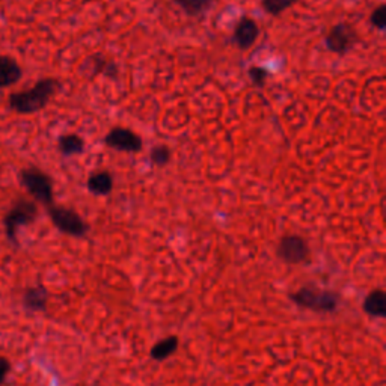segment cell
Listing matches in <instances>:
<instances>
[{"label": "cell", "mask_w": 386, "mask_h": 386, "mask_svg": "<svg viewBox=\"0 0 386 386\" xmlns=\"http://www.w3.org/2000/svg\"><path fill=\"white\" fill-rule=\"evenodd\" d=\"M59 88L56 79H43L23 92L9 96V108L20 115H30L43 110Z\"/></svg>", "instance_id": "obj_1"}, {"label": "cell", "mask_w": 386, "mask_h": 386, "mask_svg": "<svg viewBox=\"0 0 386 386\" xmlns=\"http://www.w3.org/2000/svg\"><path fill=\"white\" fill-rule=\"evenodd\" d=\"M20 181L34 200L47 207L53 205V181L46 172L38 168H26L20 172Z\"/></svg>", "instance_id": "obj_2"}, {"label": "cell", "mask_w": 386, "mask_h": 386, "mask_svg": "<svg viewBox=\"0 0 386 386\" xmlns=\"http://www.w3.org/2000/svg\"><path fill=\"white\" fill-rule=\"evenodd\" d=\"M299 307L314 309L317 312H332L338 307V296L332 291H319L314 288H300L291 295Z\"/></svg>", "instance_id": "obj_3"}, {"label": "cell", "mask_w": 386, "mask_h": 386, "mask_svg": "<svg viewBox=\"0 0 386 386\" xmlns=\"http://www.w3.org/2000/svg\"><path fill=\"white\" fill-rule=\"evenodd\" d=\"M37 214H38V208L35 202L27 201V200H18L5 216L4 224H5L6 237L11 240V242H15L18 228L32 224L35 221Z\"/></svg>", "instance_id": "obj_4"}, {"label": "cell", "mask_w": 386, "mask_h": 386, "mask_svg": "<svg viewBox=\"0 0 386 386\" xmlns=\"http://www.w3.org/2000/svg\"><path fill=\"white\" fill-rule=\"evenodd\" d=\"M49 214L51 222L59 229V231L65 233L68 236L82 237L88 231V225L85 221L71 208L59 207V205H50Z\"/></svg>", "instance_id": "obj_5"}, {"label": "cell", "mask_w": 386, "mask_h": 386, "mask_svg": "<svg viewBox=\"0 0 386 386\" xmlns=\"http://www.w3.org/2000/svg\"><path fill=\"white\" fill-rule=\"evenodd\" d=\"M325 43L332 53L346 55L347 51L358 43L356 30L347 23H338L329 30Z\"/></svg>", "instance_id": "obj_6"}, {"label": "cell", "mask_w": 386, "mask_h": 386, "mask_svg": "<svg viewBox=\"0 0 386 386\" xmlns=\"http://www.w3.org/2000/svg\"><path fill=\"white\" fill-rule=\"evenodd\" d=\"M278 255L288 264L304 263L309 255V247L307 242L299 236H285L279 242Z\"/></svg>", "instance_id": "obj_7"}, {"label": "cell", "mask_w": 386, "mask_h": 386, "mask_svg": "<svg viewBox=\"0 0 386 386\" xmlns=\"http://www.w3.org/2000/svg\"><path fill=\"white\" fill-rule=\"evenodd\" d=\"M106 145L110 148L124 153H139L142 150V139L129 129H113L106 136Z\"/></svg>", "instance_id": "obj_8"}, {"label": "cell", "mask_w": 386, "mask_h": 386, "mask_svg": "<svg viewBox=\"0 0 386 386\" xmlns=\"http://www.w3.org/2000/svg\"><path fill=\"white\" fill-rule=\"evenodd\" d=\"M258 35H259V29L257 23L247 17L240 20L234 30V39L240 49L252 47L255 44Z\"/></svg>", "instance_id": "obj_9"}, {"label": "cell", "mask_w": 386, "mask_h": 386, "mask_svg": "<svg viewBox=\"0 0 386 386\" xmlns=\"http://www.w3.org/2000/svg\"><path fill=\"white\" fill-rule=\"evenodd\" d=\"M23 76L22 67L18 62L9 56H0V89L11 88L20 82Z\"/></svg>", "instance_id": "obj_10"}, {"label": "cell", "mask_w": 386, "mask_h": 386, "mask_svg": "<svg viewBox=\"0 0 386 386\" xmlns=\"http://www.w3.org/2000/svg\"><path fill=\"white\" fill-rule=\"evenodd\" d=\"M364 309L373 317H385L386 314V296L382 290H374L365 297Z\"/></svg>", "instance_id": "obj_11"}, {"label": "cell", "mask_w": 386, "mask_h": 386, "mask_svg": "<svg viewBox=\"0 0 386 386\" xmlns=\"http://www.w3.org/2000/svg\"><path fill=\"white\" fill-rule=\"evenodd\" d=\"M113 180L109 172H96L89 176L88 180V191L94 195L104 196L112 192Z\"/></svg>", "instance_id": "obj_12"}, {"label": "cell", "mask_w": 386, "mask_h": 386, "mask_svg": "<svg viewBox=\"0 0 386 386\" xmlns=\"http://www.w3.org/2000/svg\"><path fill=\"white\" fill-rule=\"evenodd\" d=\"M58 147L64 155H76L82 154L85 150V142L77 134H64V136L59 138Z\"/></svg>", "instance_id": "obj_13"}, {"label": "cell", "mask_w": 386, "mask_h": 386, "mask_svg": "<svg viewBox=\"0 0 386 386\" xmlns=\"http://www.w3.org/2000/svg\"><path fill=\"white\" fill-rule=\"evenodd\" d=\"M176 347H179V338L176 337L165 338L151 349V358L155 361H163L166 358H169L172 353H175Z\"/></svg>", "instance_id": "obj_14"}, {"label": "cell", "mask_w": 386, "mask_h": 386, "mask_svg": "<svg viewBox=\"0 0 386 386\" xmlns=\"http://www.w3.org/2000/svg\"><path fill=\"white\" fill-rule=\"evenodd\" d=\"M187 15H200L210 9L214 0H174Z\"/></svg>", "instance_id": "obj_15"}, {"label": "cell", "mask_w": 386, "mask_h": 386, "mask_svg": "<svg viewBox=\"0 0 386 386\" xmlns=\"http://www.w3.org/2000/svg\"><path fill=\"white\" fill-rule=\"evenodd\" d=\"M47 295L44 288H32L26 293V305L32 309H43L46 307Z\"/></svg>", "instance_id": "obj_16"}, {"label": "cell", "mask_w": 386, "mask_h": 386, "mask_svg": "<svg viewBox=\"0 0 386 386\" xmlns=\"http://www.w3.org/2000/svg\"><path fill=\"white\" fill-rule=\"evenodd\" d=\"M296 0H263V8L264 11L272 15H279L281 13H284L285 9L295 5Z\"/></svg>", "instance_id": "obj_17"}, {"label": "cell", "mask_w": 386, "mask_h": 386, "mask_svg": "<svg viewBox=\"0 0 386 386\" xmlns=\"http://www.w3.org/2000/svg\"><path fill=\"white\" fill-rule=\"evenodd\" d=\"M150 160L154 166H165L171 160V150L165 145H159V147H154L150 154Z\"/></svg>", "instance_id": "obj_18"}, {"label": "cell", "mask_w": 386, "mask_h": 386, "mask_svg": "<svg viewBox=\"0 0 386 386\" xmlns=\"http://www.w3.org/2000/svg\"><path fill=\"white\" fill-rule=\"evenodd\" d=\"M267 76H269L267 70H264L262 67H250V70H249V77H250V80H252L254 85L258 88H263L266 85Z\"/></svg>", "instance_id": "obj_19"}, {"label": "cell", "mask_w": 386, "mask_h": 386, "mask_svg": "<svg viewBox=\"0 0 386 386\" xmlns=\"http://www.w3.org/2000/svg\"><path fill=\"white\" fill-rule=\"evenodd\" d=\"M371 25L380 30L385 29V25H386V6L385 5H380L379 8L374 9L371 14Z\"/></svg>", "instance_id": "obj_20"}, {"label": "cell", "mask_w": 386, "mask_h": 386, "mask_svg": "<svg viewBox=\"0 0 386 386\" xmlns=\"http://www.w3.org/2000/svg\"><path fill=\"white\" fill-rule=\"evenodd\" d=\"M9 371V362L5 358H0V385L6 379V374Z\"/></svg>", "instance_id": "obj_21"}]
</instances>
